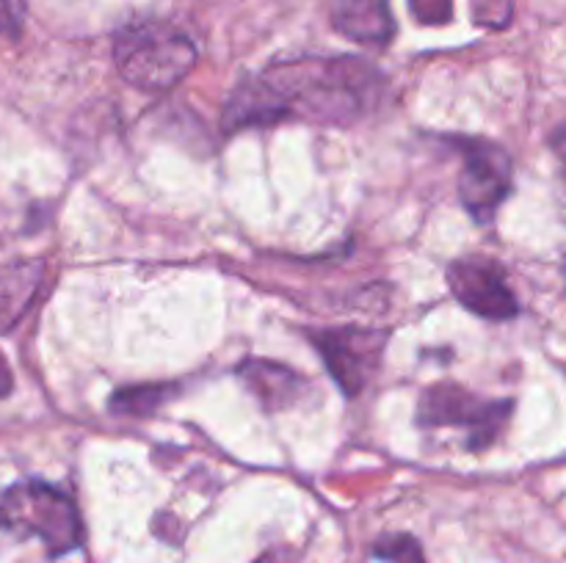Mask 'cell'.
Wrapping results in <instances>:
<instances>
[{
    "mask_svg": "<svg viewBox=\"0 0 566 563\" xmlns=\"http://www.w3.org/2000/svg\"><path fill=\"white\" fill-rule=\"evenodd\" d=\"M387 77L357 55L287 59L238 81L224 105L227 132L276 121L346 127L379 105Z\"/></svg>",
    "mask_w": 566,
    "mask_h": 563,
    "instance_id": "obj_1",
    "label": "cell"
},
{
    "mask_svg": "<svg viewBox=\"0 0 566 563\" xmlns=\"http://www.w3.org/2000/svg\"><path fill=\"white\" fill-rule=\"evenodd\" d=\"M119 75L142 92L175 88L197 64V44L166 20H142L125 25L114 39Z\"/></svg>",
    "mask_w": 566,
    "mask_h": 563,
    "instance_id": "obj_2",
    "label": "cell"
},
{
    "mask_svg": "<svg viewBox=\"0 0 566 563\" xmlns=\"http://www.w3.org/2000/svg\"><path fill=\"white\" fill-rule=\"evenodd\" d=\"M0 530L39 539L53 557L83 544V522L70 495L44 480H22L0 491Z\"/></svg>",
    "mask_w": 566,
    "mask_h": 563,
    "instance_id": "obj_3",
    "label": "cell"
},
{
    "mask_svg": "<svg viewBox=\"0 0 566 563\" xmlns=\"http://www.w3.org/2000/svg\"><path fill=\"white\" fill-rule=\"evenodd\" d=\"M512 401L481 397L468 386L440 381L431 384L418 401L420 428H462L468 450H486L501 436L512 417Z\"/></svg>",
    "mask_w": 566,
    "mask_h": 563,
    "instance_id": "obj_4",
    "label": "cell"
},
{
    "mask_svg": "<svg viewBox=\"0 0 566 563\" xmlns=\"http://www.w3.org/2000/svg\"><path fill=\"white\" fill-rule=\"evenodd\" d=\"M307 337L335 384L346 395H359L379 370L390 331L374 326H326L310 329Z\"/></svg>",
    "mask_w": 566,
    "mask_h": 563,
    "instance_id": "obj_5",
    "label": "cell"
},
{
    "mask_svg": "<svg viewBox=\"0 0 566 563\" xmlns=\"http://www.w3.org/2000/svg\"><path fill=\"white\" fill-rule=\"evenodd\" d=\"M459 152H462L459 196L464 210L475 221L486 224L495 219L512 191V158L501 144L490 138H462Z\"/></svg>",
    "mask_w": 566,
    "mask_h": 563,
    "instance_id": "obj_6",
    "label": "cell"
},
{
    "mask_svg": "<svg viewBox=\"0 0 566 563\" xmlns=\"http://www.w3.org/2000/svg\"><path fill=\"white\" fill-rule=\"evenodd\" d=\"M448 287L453 298L484 320H512L520 301L506 282V270L490 257H459L448 265Z\"/></svg>",
    "mask_w": 566,
    "mask_h": 563,
    "instance_id": "obj_7",
    "label": "cell"
},
{
    "mask_svg": "<svg viewBox=\"0 0 566 563\" xmlns=\"http://www.w3.org/2000/svg\"><path fill=\"white\" fill-rule=\"evenodd\" d=\"M235 373L265 412H280V408L293 406L307 390V381L296 370L271 362V359H243Z\"/></svg>",
    "mask_w": 566,
    "mask_h": 563,
    "instance_id": "obj_8",
    "label": "cell"
},
{
    "mask_svg": "<svg viewBox=\"0 0 566 563\" xmlns=\"http://www.w3.org/2000/svg\"><path fill=\"white\" fill-rule=\"evenodd\" d=\"M329 17L335 31L352 42L381 47L396 36L390 0H332Z\"/></svg>",
    "mask_w": 566,
    "mask_h": 563,
    "instance_id": "obj_9",
    "label": "cell"
},
{
    "mask_svg": "<svg viewBox=\"0 0 566 563\" xmlns=\"http://www.w3.org/2000/svg\"><path fill=\"white\" fill-rule=\"evenodd\" d=\"M44 263L14 259L0 265V331H9L36 298L42 287Z\"/></svg>",
    "mask_w": 566,
    "mask_h": 563,
    "instance_id": "obj_10",
    "label": "cell"
},
{
    "mask_svg": "<svg viewBox=\"0 0 566 563\" xmlns=\"http://www.w3.org/2000/svg\"><path fill=\"white\" fill-rule=\"evenodd\" d=\"M177 395L175 384H136L122 386L111 395L108 408L114 414H125V417H149L158 412L160 406Z\"/></svg>",
    "mask_w": 566,
    "mask_h": 563,
    "instance_id": "obj_11",
    "label": "cell"
},
{
    "mask_svg": "<svg viewBox=\"0 0 566 563\" xmlns=\"http://www.w3.org/2000/svg\"><path fill=\"white\" fill-rule=\"evenodd\" d=\"M370 555L385 563H426L423 546L409 533L385 535V539H379L370 546Z\"/></svg>",
    "mask_w": 566,
    "mask_h": 563,
    "instance_id": "obj_12",
    "label": "cell"
},
{
    "mask_svg": "<svg viewBox=\"0 0 566 563\" xmlns=\"http://www.w3.org/2000/svg\"><path fill=\"white\" fill-rule=\"evenodd\" d=\"M407 6L420 25H448L453 20V0H407Z\"/></svg>",
    "mask_w": 566,
    "mask_h": 563,
    "instance_id": "obj_13",
    "label": "cell"
},
{
    "mask_svg": "<svg viewBox=\"0 0 566 563\" xmlns=\"http://www.w3.org/2000/svg\"><path fill=\"white\" fill-rule=\"evenodd\" d=\"M473 20L486 28H503L512 20V0H473Z\"/></svg>",
    "mask_w": 566,
    "mask_h": 563,
    "instance_id": "obj_14",
    "label": "cell"
},
{
    "mask_svg": "<svg viewBox=\"0 0 566 563\" xmlns=\"http://www.w3.org/2000/svg\"><path fill=\"white\" fill-rule=\"evenodd\" d=\"M28 0H0V33L17 39L25 25Z\"/></svg>",
    "mask_w": 566,
    "mask_h": 563,
    "instance_id": "obj_15",
    "label": "cell"
},
{
    "mask_svg": "<svg viewBox=\"0 0 566 563\" xmlns=\"http://www.w3.org/2000/svg\"><path fill=\"white\" fill-rule=\"evenodd\" d=\"M551 144H553V152H556L558 163H562V180L566 188V125H562L556 132H553Z\"/></svg>",
    "mask_w": 566,
    "mask_h": 563,
    "instance_id": "obj_16",
    "label": "cell"
},
{
    "mask_svg": "<svg viewBox=\"0 0 566 563\" xmlns=\"http://www.w3.org/2000/svg\"><path fill=\"white\" fill-rule=\"evenodd\" d=\"M11 390H14V375H11V368L9 362H6V357L0 353V397H9Z\"/></svg>",
    "mask_w": 566,
    "mask_h": 563,
    "instance_id": "obj_17",
    "label": "cell"
},
{
    "mask_svg": "<svg viewBox=\"0 0 566 563\" xmlns=\"http://www.w3.org/2000/svg\"><path fill=\"white\" fill-rule=\"evenodd\" d=\"M254 563H293V557H291V552H285V550H271V552H265V555H260Z\"/></svg>",
    "mask_w": 566,
    "mask_h": 563,
    "instance_id": "obj_18",
    "label": "cell"
}]
</instances>
